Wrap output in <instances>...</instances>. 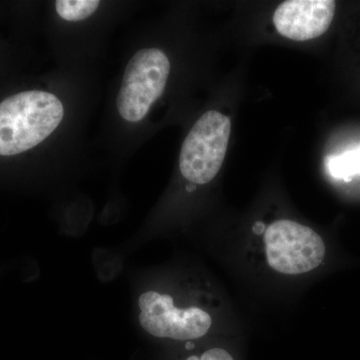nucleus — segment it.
Here are the masks:
<instances>
[{
    "instance_id": "f03ea898",
    "label": "nucleus",
    "mask_w": 360,
    "mask_h": 360,
    "mask_svg": "<svg viewBox=\"0 0 360 360\" xmlns=\"http://www.w3.org/2000/svg\"><path fill=\"white\" fill-rule=\"evenodd\" d=\"M137 319L148 335L177 342L200 340L213 326L212 314L200 303L155 288L139 296Z\"/></svg>"
},
{
    "instance_id": "f257e3e1",
    "label": "nucleus",
    "mask_w": 360,
    "mask_h": 360,
    "mask_svg": "<svg viewBox=\"0 0 360 360\" xmlns=\"http://www.w3.org/2000/svg\"><path fill=\"white\" fill-rule=\"evenodd\" d=\"M63 103L54 94L23 91L0 103V155H18L45 141L60 124Z\"/></svg>"
},
{
    "instance_id": "1a4fd4ad",
    "label": "nucleus",
    "mask_w": 360,
    "mask_h": 360,
    "mask_svg": "<svg viewBox=\"0 0 360 360\" xmlns=\"http://www.w3.org/2000/svg\"><path fill=\"white\" fill-rule=\"evenodd\" d=\"M188 354L176 360H236V357L226 348L210 347L202 349L188 350Z\"/></svg>"
},
{
    "instance_id": "7ed1b4c3",
    "label": "nucleus",
    "mask_w": 360,
    "mask_h": 360,
    "mask_svg": "<svg viewBox=\"0 0 360 360\" xmlns=\"http://www.w3.org/2000/svg\"><path fill=\"white\" fill-rule=\"evenodd\" d=\"M264 243L267 264L283 276L309 274L321 266L326 255L321 236L295 220L272 222L265 229Z\"/></svg>"
},
{
    "instance_id": "20e7f679",
    "label": "nucleus",
    "mask_w": 360,
    "mask_h": 360,
    "mask_svg": "<svg viewBox=\"0 0 360 360\" xmlns=\"http://www.w3.org/2000/svg\"><path fill=\"white\" fill-rule=\"evenodd\" d=\"M231 134V118L217 110L201 115L182 143L179 156L182 176L195 184L214 179L224 165Z\"/></svg>"
},
{
    "instance_id": "0eeeda50",
    "label": "nucleus",
    "mask_w": 360,
    "mask_h": 360,
    "mask_svg": "<svg viewBox=\"0 0 360 360\" xmlns=\"http://www.w3.org/2000/svg\"><path fill=\"white\" fill-rule=\"evenodd\" d=\"M329 174L335 179L349 180L360 175V148L326 160Z\"/></svg>"
},
{
    "instance_id": "6e6552de",
    "label": "nucleus",
    "mask_w": 360,
    "mask_h": 360,
    "mask_svg": "<svg viewBox=\"0 0 360 360\" xmlns=\"http://www.w3.org/2000/svg\"><path fill=\"white\" fill-rule=\"evenodd\" d=\"M99 4L97 0H58L56 2V9L63 20H84L96 13Z\"/></svg>"
},
{
    "instance_id": "423d86ee",
    "label": "nucleus",
    "mask_w": 360,
    "mask_h": 360,
    "mask_svg": "<svg viewBox=\"0 0 360 360\" xmlns=\"http://www.w3.org/2000/svg\"><path fill=\"white\" fill-rule=\"evenodd\" d=\"M335 9L333 0H288L277 7L272 21L286 39L307 41L328 32Z\"/></svg>"
},
{
    "instance_id": "39448f33",
    "label": "nucleus",
    "mask_w": 360,
    "mask_h": 360,
    "mask_svg": "<svg viewBox=\"0 0 360 360\" xmlns=\"http://www.w3.org/2000/svg\"><path fill=\"white\" fill-rule=\"evenodd\" d=\"M170 63L158 49H144L132 56L118 92V112L123 120L139 122L148 115L167 86Z\"/></svg>"
}]
</instances>
